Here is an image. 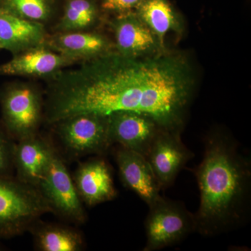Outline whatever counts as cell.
<instances>
[{
	"label": "cell",
	"instance_id": "e0dca14e",
	"mask_svg": "<svg viewBox=\"0 0 251 251\" xmlns=\"http://www.w3.org/2000/svg\"><path fill=\"white\" fill-rule=\"evenodd\" d=\"M140 19L152 31L163 46L165 36L175 25V15L168 0H142L138 5Z\"/></svg>",
	"mask_w": 251,
	"mask_h": 251
},
{
	"label": "cell",
	"instance_id": "4fadbf2b",
	"mask_svg": "<svg viewBox=\"0 0 251 251\" xmlns=\"http://www.w3.org/2000/svg\"><path fill=\"white\" fill-rule=\"evenodd\" d=\"M115 31L118 52L124 55L139 57L151 54L159 45L156 36L138 15L128 14L117 18Z\"/></svg>",
	"mask_w": 251,
	"mask_h": 251
},
{
	"label": "cell",
	"instance_id": "6da1fadb",
	"mask_svg": "<svg viewBox=\"0 0 251 251\" xmlns=\"http://www.w3.org/2000/svg\"><path fill=\"white\" fill-rule=\"evenodd\" d=\"M195 83L191 64L181 54H99L55 77L46 120L55 124L80 114L132 112L180 134Z\"/></svg>",
	"mask_w": 251,
	"mask_h": 251
},
{
	"label": "cell",
	"instance_id": "603a6c76",
	"mask_svg": "<svg viewBox=\"0 0 251 251\" xmlns=\"http://www.w3.org/2000/svg\"><path fill=\"white\" fill-rule=\"evenodd\" d=\"M0 250H1V247L0 246Z\"/></svg>",
	"mask_w": 251,
	"mask_h": 251
},
{
	"label": "cell",
	"instance_id": "30bf717a",
	"mask_svg": "<svg viewBox=\"0 0 251 251\" xmlns=\"http://www.w3.org/2000/svg\"><path fill=\"white\" fill-rule=\"evenodd\" d=\"M115 160L122 182L150 206L161 199V188L148 159L140 153L122 148Z\"/></svg>",
	"mask_w": 251,
	"mask_h": 251
},
{
	"label": "cell",
	"instance_id": "277c9868",
	"mask_svg": "<svg viewBox=\"0 0 251 251\" xmlns=\"http://www.w3.org/2000/svg\"><path fill=\"white\" fill-rule=\"evenodd\" d=\"M147 242L143 251L175 245L196 232L194 214L177 201L162 197L150 206L145 221Z\"/></svg>",
	"mask_w": 251,
	"mask_h": 251
},
{
	"label": "cell",
	"instance_id": "44dd1931",
	"mask_svg": "<svg viewBox=\"0 0 251 251\" xmlns=\"http://www.w3.org/2000/svg\"><path fill=\"white\" fill-rule=\"evenodd\" d=\"M9 133L0 129V175L11 176L14 170V151L15 143Z\"/></svg>",
	"mask_w": 251,
	"mask_h": 251
},
{
	"label": "cell",
	"instance_id": "9c48e42d",
	"mask_svg": "<svg viewBox=\"0 0 251 251\" xmlns=\"http://www.w3.org/2000/svg\"><path fill=\"white\" fill-rule=\"evenodd\" d=\"M193 153L183 144L180 134L162 130L153 142L148 156L161 189L171 186Z\"/></svg>",
	"mask_w": 251,
	"mask_h": 251
},
{
	"label": "cell",
	"instance_id": "ffe728a7",
	"mask_svg": "<svg viewBox=\"0 0 251 251\" xmlns=\"http://www.w3.org/2000/svg\"><path fill=\"white\" fill-rule=\"evenodd\" d=\"M95 8L88 0H71L66 7L63 26L67 29L87 27L95 17Z\"/></svg>",
	"mask_w": 251,
	"mask_h": 251
},
{
	"label": "cell",
	"instance_id": "5b68a950",
	"mask_svg": "<svg viewBox=\"0 0 251 251\" xmlns=\"http://www.w3.org/2000/svg\"><path fill=\"white\" fill-rule=\"evenodd\" d=\"M54 125L61 143L74 156L103 153L112 145L108 116L80 114Z\"/></svg>",
	"mask_w": 251,
	"mask_h": 251
},
{
	"label": "cell",
	"instance_id": "8fae6325",
	"mask_svg": "<svg viewBox=\"0 0 251 251\" xmlns=\"http://www.w3.org/2000/svg\"><path fill=\"white\" fill-rule=\"evenodd\" d=\"M55 151L49 142L37 134L18 140L14 151L16 178L38 189Z\"/></svg>",
	"mask_w": 251,
	"mask_h": 251
},
{
	"label": "cell",
	"instance_id": "2e32d148",
	"mask_svg": "<svg viewBox=\"0 0 251 251\" xmlns=\"http://www.w3.org/2000/svg\"><path fill=\"white\" fill-rule=\"evenodd\" d=\"M66 63L65 57L42 49H31L0 66L6 75H46Z\"/></svg>",
	"mask_w": 251,
	"mask_h": 251
},
{
	"label": "cell",
	"instance_id": "7c38bea8",
	"mask_svg": "<svg viewBox=\"0 0 251 251\" xmlns=\"http://www.w3.org/2000/svg\"><path fill=\"white\" fill-rule=\"evenodd\" d=\"M73 179L81 201L87 206L97 205L116 197L111 172L103 160L97 158L82 163Z\"/></svg>",
	"mask_w": 251,
	"mask_h": 251
},
{
	"label": "cell",
	"instance_id": "52a82bcc",
	"mask_svg": "<svg viewBox=\"0 0 251 251\" xmlns=\"http://www.w3.org/2000/svg\"><path fill=\"white\" fill-rule=\"evenodd\" d=\"M3 116L8 133L16 140L36 134L41 105L37 93L28 87H15L5 94Z\"/></svg>",
	"mask_w": 251,
	"mask_h": 251
},
{
	"label": "cell",
	"instance_id": "3957f363",
	"mask_svg": "<svg viewBox=\"0 0 251 251\" xmlns=\"http://www.w3.org/2000/svg\"><path fill=\"white\" fill-rule=\"evenodd\" d=\"M52 212L37 188L0 175V239L21 235L41 216Z\"/></svg>",
	"mask_w": 251,
	"mask_h": 251
},
{
	"label": "cell",
	"instance_id": "ac0fdd59",
	"mask_svg": "<svg viewBox=\"0 0 251 251\" xmlns=\"http://www.w3.org/2000/svg\"><path fill=\"white\" fill-rule=\"evenodd\" d=\"M57 49L65 57H92L105 49L106 43L103 37L90 33H69L59 36L54 41Z\"/></svg>",
	"mask_w": 251,
	"mask_h": 251
},
{
	"label": "cell",
	"instance_id": "ba28073f",
	"mask_svg": "<svg viewBox=\"0 0 251 251\" xmlns=\"http://www.w3.org/2000/svg\"><path fill=\"white\" fill-rule=\"evenodd\" d=\"M108 117L112 144H119L145 158L157 136L165 130L152 119L135 112H117Z\"/></svg>",
	"mask_w": 251,
	"mask_h": 251
},
{
	"label": "cell",
	"instance_id": "5bb4252c",
	"mask_svg": "<svg viewBox=\"0 0 251 251\" xmlns=\"http://www.w3.org/2000/svg\"><path fill=\"white\" fill-rule=\"evenodd\" d=\"M44 35L41 25L0 7V49L12 51L29 49L41 44Z\"/></svg>",
	"mask_w": 251,
	"mask_h": 251
},
{
	"label": "cell",
	"instance_id": "8992f818",
	"mask_svg": "<svg viewBox=\"0 0 251 251\" xmlns=\"http://www.w3.org/2000/svg\"><path fill=\"white\" fill-rule=\"evenodd\" d=\"M39 191L52 213L74 224H84L85 208L62 158L57 151L39 184Z\"/></svg>",
	"mask_w": 251,
	"mask_h": 251
},
{
	"label": "cell",
	"instance_id": "7a4b0ae2",
	"mask_svg": "<svg viewBox=\"0 0 251 251\" xmlns=\"http://www.w3.org/2000/svg\"><path fill=\"white\" fill-rule=\"evenodd\" d=\"M196 176L201 193L196 232L213 237L242 226L250 209L251 166L237 142L219 132L208 135Z\"/></svg>",
	"mask_w": 251,
	"mask_h": 251
},
{
	"label": "cell",
	"instance_id": "7402d4cb",
	"mask_svg": "<svg viewBox=\"0 0 251 251\" xmlns=\"http://www.w3.org/2000/svg\"><path fill=\"white\" fill-rule=\"evenodd\" d=\"M142 0H103V7L111 11H125L138 6Z\"/></svg>",
	"mask_w": 251,
	"mask_h": 251
},
{
	"label": "cell",
	"instance_id": "d6986e66",
	"mask_svg": "<svg viewBox=\"0 0 251 251\" xmlns=\"http://www.w3.org/2000/svg\"><path fill=\"white\" fill-rule=\"evenodd\" d=\"M3 7L28 21H43L49 17L48 0H2Z\"/></svg>",
	"mask_w": 251,
	"mask_h": 251
},
{
	"label": "cell",
	"instance_id": "9a60e30c",
	"mask_svg": "<svg viewBox=\"0 0 251 251\" xmlns=\"http://www.w3.org/2000/svg\"><path fill=\"white\" fill-rule=\"evenodd\" d=\"M36 249L41 251H80L85 240L79 231L62 225L45 224L39 221L30 229Z\"/></svg>",
	"mask_w": 251,
	"mask_h": 251
}]
</instances>
